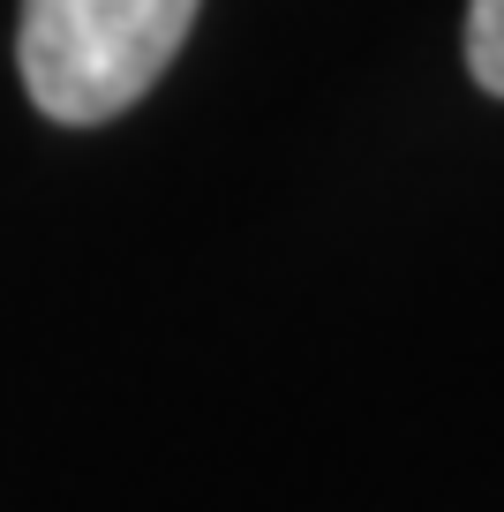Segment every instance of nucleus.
Returning a JSON list of instances; mask_svg holds the SVG:
<instances>
[{"mask_svg": "<svg viewBox=\"0 0 504 512\" xmlns=\"http://www.w3.org/2000/svg\"><path fill=\"white\" fill-rule=\"evenodd\" d=\"M204 0H23L16 68L46 121H121L189 46Z\"/></svg>", "mask_w": 504, "mask_h": 512, "instance_id": "obj_1", "label": "nucleus"}, {"mask_svg": "<svg viewBox=\"0 0 504 512\" xmlns=\"http://www.w3.org/2000/svg\"><path fill=\"white\" fill-rule=\"evenodd\" d=\"M467 76L489 98H504V0H467Z\"/></svg>", "mask_w": 504, "mask_h": 512, "instance_id": "obj_2", "label": "nucleus"}]
</instances>
